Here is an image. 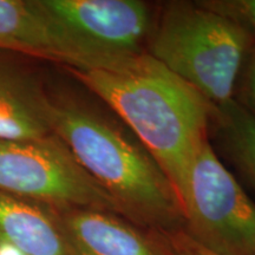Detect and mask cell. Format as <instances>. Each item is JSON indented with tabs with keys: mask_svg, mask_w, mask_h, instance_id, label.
I'll return each mask as SVG.
<instances>
[{
	"mask_svg": "<svg viewBox=\"0 0 255 255\" xmlns=\"http://www.w3.org/2000/svg\"><path fill=\"white\" fill-rule=\"evenodd\" d=\"M171 250L175 255H218L206 248L201 247L199 244L191 240L184 232H177L175 234H169Z\"/></svg>",
	"mask_w": 255,
	"mask_h": 255,
	"instance_id": "14",
	"label": "cell"
},
{
	"mask_svg": "<svg viewBox=\"0 0 255 255\" xmlns=\"http://www.w3.org/2000/svg\"><path fill=\"white\" fill-rule=\"evenodd\" d=\"M68 255H168L119 214L89 208H50Z\"/></svg>",
	"mask_w": 255,
	"mask_h": 255,
	"instance_id": "7",
	"label": "cell"
},
{
	"mask_svg": "<svg viewBox=\"0 0 255 255\" xmlns=\"http://www.w3.org/2000/svg\"><path fill=\"white\" fill-rule=\"evenodd\" d=\"M0 49L59 62L55 31L39 0H0Z\"/></svg>",
	"mask_w": 255,
	"mask_h": 255,
	"instance_id": "10",
	"label": "cell"
},
{
	"mask_svg": "<svg viewBox=\"0 0 255 255\" xmlns=\"http://www.w3.org/2000/svg\"><path fill=\"white\" fill-rule=\"evenodd\" d=\"M234 100L255 117V44L248 51L242 64Z\"/></svg>",
	"mask_w": 255,
	"mask_h": 255,
	"instance_id": "13",
	"label": "cell"
},
{
	"mask_svg": "<svg viewBox=\"0 0 255 255\" xmlns=\"http://www.w3.org/2000/svg\"><path fill=\"white\" fill-rule=\"evenodd\" d=\"M52 101L38 79L0 59V141H31L52 132Z\"/></svg>",
	"mask_w": 255,
	"mask_h": 255,
	"instance_id": "8",
	"label": "cell"
},
{
	"mask_svg": "<svg viewBox=\"0 0 255 255\" xmlns=\"http://www.w3.org/2000/svg\"><path fill=\"white\" fill-rule=\"evenodd\" d=\"M253 40L197 1L164 5L155 19L146 53L196 89L210 103L234 98Z\"/></svg>",
	"mask_w": 255,
	"mask_h": 255,
	"instance_id": "3",
	"label": "cell"
},
{
	"mask_svg": "<svg viewBox=\"0 0 255 255\" xmlns=\"http://www.w3.org/2000/svg\"><path fill=\"white\" fill-rule=\"evenodd\" d=\"M52 132L116 201L123 215L174 233L180 201L163 169L122 121L72 102L52 101Z\"/></svg>",
	"mask_w": 255,
	"mask_h": 255,
	"instance_id": "2",
	"label": "cell"
},
{
	"mask_svg": "<svg viewBox=\"0 0 255 255\" xmlns=\"http://www.w3.org/2000/svg\"><path fill=\"white\" fill-rule=\"evenodd\" d=\"M210 128L223 157L255 194V117L233 98L215 105Z\"/></svg>",
	"mask_w": 255,
	"mask_h": 255,
	"instance_id": "11",
	"label": "cell"
},
{
	"mask_svg": "<svg viewBox=\"0 0 255 255\" xmlns=\"http://www.w3.org/2000/svg\"><path fill=\"white\" fill-rule=\"evenodd\" d=\"M197 2L238 26L255 44V0H201Z\"/></svg>",
	"mask_w": 255,
	"mask_h": 255,
	"instance_id": "12",
	"label": "cell"
},
{
	"mask_svg": "<svg viewBox=\"0 0 255 255\" xmlns=\"http://www.w3.org/2000/svg\"><path fill=\"white\" fill-rule=\"evenodd\" d=\"M0 193L50 208L122 214L116 201L55 133L31 141H0Z\"/></svg>",
	"mask_w": 255,
	"mask_h": 255,
	"instance_id": "6",
	"label": "cell"
},
{
	"mask_svg": "<svg viewBox=\"0 0 255 255\" xmlns=\"http://www.w3.org/2000/svg\"><path fill=\"white\" fill-rule=\"evenodd\" d=\"M52 21L60 63L114 71L145 52L155 19L138 0H39Z\"/></svg>",
	"mask_w": 255,
	"mask_h": 255,
	"instance_id": "4",
	"label": "cell"
},
{
	"mask_svg": "<svg viewBox=\"0 0 255 255\" xmlns=\"http://www.w3.org/2000/svg\"><path fill=\"white\" fill-rule=\"evenodd\" d=\"M69 70L131 130L177 194L193 158L210 141L215 105L146 52L114 71Z\"/></svg>",
	"mask_w": 255,
	"mask_h": 255,
	"instance_id": "1",
	"label": "cell"
},
{
	"mask_svg": "<svg viewBox=\"0 0 255 255\" xmlns=\"http://www.w3.org/2000/svg\"><path fill=\"white\" fill-rule=\"evenodd\" d=\"M184 232L218 255H255V202L206 142L177 193Z\"/></svg>",
	"mask_w": 255,
	"mask_h": 255,
	"instance_id": "5",
	"label": "cell"
},
{
	"mask_svg": "<svg viewBox=\"0 0 255 255\" xmlns=\"http://www.w3.org/2000/svg\"><path fill=\"white\" fill-rule=\"evenodd\" d=\"M0 246L14 255H68L49 210L0 193Z\"/></svg>",
	"mask_w": 255,
	"mask_h": 255,
	"instance_id": "9",
	"label": "cell"
}]
</instances>
